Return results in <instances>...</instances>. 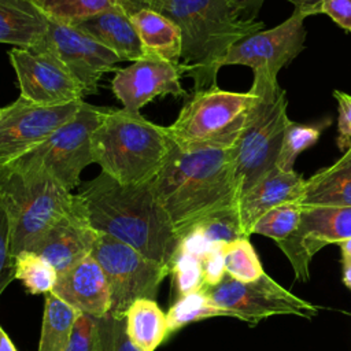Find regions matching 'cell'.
I'll use <instances>...</instances> for the list:
<instances>
[{"label": "cell", "mask_w": 351, "mask_h": 351, "mask_svg": "<svg viewBox=\"0 0 351 351\" xmlns=\"http://www.w3.org/2000/svg\"><path fill=\"white\" fill-rule=\"evenodd\" d=\"M339 247L341 251V263L351 265V239L340 241Z\"/></svg>", "instance_id": "cell-43"}, {"label": "cell", "mask_w": 351, "mask_h": 351, "mask_svg": "<svg viewBox=\"0 0 351 351\" xmlns=\"http://www.w3.org/2000/svg\"><path fill=\"white\" fill-rule=\"evenodd\" d=\"M119 3L130 15L133 11L138 8H152L158 11L160 5L165 3V0H119Z\"/></svg>", "instance_id": "cell-41"}, {"label": "cell", "mask_w": 351, "mask_h": 351, "mask_svg": "<svg viewBox=\"0 0 351 351\" xmlns=\"http://www.w3.org/2000/svg\"><path fill=\"white\" fill-rule=\"evenodd\" d=\"M0 202L11 225V252L33 251L47 230L71 211L78 199L51 176L5 166L0 169Z\"/></svg>", "instance_id": "cell-5"}, {"label": "cell", "mask_w": 351, "mask_h": 351, "mask_svg": "<svg viewBox=\"0 0 351 351\" xmlns=\"http://www.w3.org/2000/svg\"><path fill=\"white\" fill-rule=\"evenodd\" d=\"M324 128V125H307L289 119L282 136L276 167L287 173L295 171L293 166L298 156L319 140Z\"/></svg>", "instance_id": "cell-29"}, {"label": "cell", "mask_w": 351, "mask_h": 351, "mask_svg": "<svg viewBox=\"0 0 351 351\" xmlns=\"http://www.w3.org/2000/svg\"><path fill=\"white\" fill-rule=\"evenodd\" d=\"M343 282L351 289V265H343Z\"/></svg>", "instance_id": "cell-45"}, {"label": "cell", "mask_w": 351, "mask_h": 351, "mask_svg": "<svg viewBox=\"0 0 351 351\" xmlns=\"http://www.w3.org/2000/svg\"><path fill=\"white\" fill-rule=\"evenodd\" d=\"M90 255L104 271L111 293L110 311L117 315H125L137 299H155L162 281L170 274L169 266L99 230Z\"/></svg>", "instance_id": "cell-9"}, {"label": "cell", "mask_w": 351, "mask_h": 351, "mask_svg": "<svg viewBox=\"0 0 351 351\" xmlns=\"http://www.w3.org/2000/svg\"><path fill=\"white\" fill-rule=\"evenodd\" d=\"M254 95L215 86L195 90L177 119L166 126L181 148L233 147L244 128Z\"/></svg>", "instance_id": "cell-7"}, {"label": "cell", "mask_w": 351, "mask_h": 351, "mask_svg": "<svg viewBox=\"0 0 351 351\" xmlns=\"http://www.w3.org/2000/svg\"><path fill=\"white\" fill-rule=\"evenodd\" d=\"M351 239V207H302L296 232L277 244L289 259L295 277L308 280L311 258L328 244Z\"/></svg>", "instance_id": "cell-14"}, {"label": "cell", "mask_w": 351, "mask_h": 351, "mask_svg": "<svg viewBox=\"0 0 351 351\" xmlns=\"http://www.w3.org/2000/svg\"><path fill=\"white\" fill-rule=\"evenodd\" d=\"M151 185L181 240L206 218L237 210L234 145L181 148L173 143Z\"/></svg>", "instance_id": "cell-1"}, {"label": "cell", "mask_w": 351, "mask_h": 351, "mask_svg": "<svg viewBox=\"0 0 351 351\" xmlns=\"http://www.w3.org/2000/svg\"><path fill=\"white\" fill-rule=\"evenodd\" d=\"M265 0H229L232 7L239 14H247V18H254L258 14Z\"/></svg>", "instance_id": "cell-40"}, {"label": "cell", "mask_w": 351, "mask_h": 351, "mask_svg": "<svg viewBox=\"0 0 351 351\" xmlns=\"http://www.w3.org/2000/svg\"><path fill=\"white\" fill-rule=\"evenodd\" d=\"M303 186L302 174L287 173L274 167L239 196L237 214L243 233L250 237L254 223L269 210L285 203H298Z\"/></svg>", "instance_id": "cell-19"}, {"label": "cell", "mask_w": 351, "mask_h": 351, "mask_svg": "<svg viewBox=\"0 0 351 351\" xmlns=\"http://www.w3.org/2000/svg\"><path fill=\"white\" fill-rule=\"evenodd\" d=\"M306 18L304 12L293 10L291 16L280 25L243 38L229 49L222 60V67L248 66L254 73L277 77L278 71L304 49Z\"/></svg>", "instance_id": "cell-13"}, {"label": "cell", "mask_w": 351, "mask_h": 351, "mask_svg": "<svg viewBox=\"0 0 351 351\" xmlns=\"http://www.w3.org/2000/svg\"><path fill=\"white\" fill-rule=\"evenodd\" d=\"M53 52L81 84L85 95L97 90L99 81L121 59L107 47L75 26L49 19L44 45Z\"/></svg>", "instance_id": "cell-15"}, {"label": "cell", "mask_w": 351, "mask_h": 351, "mask_svg": "<svg viewBox=\"0 0 351 351\" xmlns=\"http://www.w3.org/2000/svg\"><path fill=\"white\" fill-rule=\"evenodd\" d=\"M49 18L34 0H0V43L18 48L43 47Z\"/></svg>", "instance_id": "cell-21"}, {"label": "cell", "mask_w": 351, "mask_h": 351, "mask_svg": "<svg viewBox=\"0 0 351 351\" xmlns=\"http://www.w3.org/2000/svg\"><path fill=\"white\" fill-rule=\"evenodd\" d=\"M226 274L241 282H252L265 274L263 266L248 237L223 244Z\"/></svg>", "instance_id": "cell-30"}, {"label": "cell", "mask_w": 351, "mask_h": 351, "mask_svg": "<svg viewBox=\"0 0 351 351\" xmlns=\"http://www.w3.org/2000/svg\"><path fill=\"white\" fill-rule=\"evenodd\" d=\"M170 274H173V284L178 298L204 287L200 259L193 255L176 252L170 265Z\"/></svg>", "instance_id": "cell-34"}, {"label": "cell", "mask_w": 351, "mask_h": 351, "mask_svg": "<svg viewBox=\"0 0 351 351\" xmlns=\"http://www.w3.org/2000/svg\"><path fill=\"white\" fill-rule=\"evenodd\" d=\"M158 11L180 27V71L193 80L195 90L215 86L229 49L265 27L261 21L241 18L229 0H165Z\"/></svg>", "instance_id": "cell-3"}, {"label": "cell", "mask_w": 351, "mask_h": 351, "mask_svg": "<svg viewBox=\"0 0 351 351\" xmlns=\"http://www.w3.org/2000/svg\"><path fill=\"white\" fill-rule=\"evenodd\" d=\"M181 75L180 67L162 58L145 55L130 66L118 69L111 89L125 110L140 112V108L155 97L185 96Z\"/></svg>", "instance_id": "cell-16"}, {"label": "cell", "mask_w": 351, "mask_h": 351, "mask_svg": "<svg viewBox=\"0 0 351 351\" xmlns=\"http://www.w3.org/2000/svg\"><path fill=\"white\" fill-rule=\"evenodd\" d=\"M204 287L218 285L226 276L223 244H214V247L200 259Z\"/></svg>", "instance_id": "cell-36"}, {"label": "cell", "mask_w": 351, "mask_h": 351, "mask_svg": "<svg viewBox=\"0 0 351 351\" xmlns=\"http://www.w3.org/2000/svg\"><path fill=\"white\" fill-rule=\"evenodd\" d=\"M52 21L75 25L99 12L121 5L119 0H34Z\"/></svg>", "instance_id": "cell-28"}, {"label": "cell", "mask_w": 351, "mask_h": 351, "mask_svg": "<svg viewBox=\"0 0 351 351\" xmlns=\"http://www.w3.org/2000/svg\"><path fill=\"white\" fill-rule=\"evenodd\" d=\"M291 4L295 5V10L304 12L307 16L319 14V7L322 0H288Z\"/></svg>", "instance_id": "cell-42"}, {"label": "cell", "mask_w": 351, "mask_h": 351, "mask_svg": "<svg viewBox=\"0 0 351 351\" xmlns=\"http://www.w3.org/2000/svg\"><path fill=\"white\" fill-rule=\"evenodd\" d=\"M15 278V256L11 252V225L0 202V296Z\"/></svg>", "instance_id": "cell-35"}, {"label": "cell", "mask_w": 351, "mask_h": 351, "mask_svg": "<svg viewBox=\"0 0 351 351\" xmlns=\"http://www.w3.org/2000/svg\"><path fill=\"white\" fill-rule=\"evenodd\" d=\"M15 278L22 281L29 293L45 295L55 287L58 273L53 266L37 252L23 251L15 255Z\"/></svg>", "instance_id": "cell-27"}, {"label": "cell", "mask_w": 351, "mask_h": 351, "mask_svg": "<svg viewBox=\"0 0 351 351\" xmlns=\"http://www.w3.org/2000/svg\"><path fill=\"white\" fill-rule=\"evenodd\" d=\"M192 229H197L211 244H225L240 237H247L243 233L237 210H228L211 215Z\"/></svg>", "instance_id": "cell-33"}, {"label": "cell", "mask_w": 351, "mask_h": 351, "mask_svg": "<svg viewBox=\"0 0 351 351\" xmlns=\"http://www.w3.org/2000/svg\"><path fill=\"white\" fill-rule=\"evenodd\" d=\"M203 289L218 307L250 325L273 315L311 318L318 313V306L300 299L266 273L252 282H241L226 274L218 285Z\"/></svg>", "instance_id": "cell-10"}, {"label": "cell", "mask_w": 351, "mask_h": 351, "mask_svg": "<svg viewBox=\"0 0 351 351\" xmlns=\"http://www.w3.org/2000/svg\"><path fill=\"white\" fill-rule=\"evenodd\" d=\"M77 196L93 229L170 267L180 239L151 182L123 185L101 171L80 185Z\"/></svg>", "instance_id": "cell-2"}, {"label": "cell", "mask_w": 351, "mask_h": 351, "mask_svg": "<svg viewBox=\"0 0 351 351\" xmlns=\"http://www.w3.org/2000/svg\"><path fill=\"white\" fill-rule=\"evenodd\" d=\"M111 49L121 62H136L145 56L138 33L122 5L106 10L71 25Z\"/></svg>", "instance_id": "cell-20"}, {"label": "cell", "mask_w": 351, "mask_h": 351, "mask_svg": "<svg viewBox=\"0 0 351 351\" xmlns=\"http://www.w3.org/2000/svg\"><path fill=\"white\" fill-rule=\"evenodd\" d=\"M250 90L254 100L234 145L240 195L276 167L282 136L289 122L287 92L278 85L277 77L254 73Z\"/></svg>", "instance_id": "cell-6"}, {"label": "cell", "mask_w": 351, "mask_h": 351, "mask_svg": "<svg viewBox=\"0 0 351 351\" xmlns=\"http://www.w3.org/2000/svg\"><path fill=\"white\" fill-rule=\"evenodd\" d=\"M213 317H232L230 313L218 307L202 288L196 292L180 296L167 310L166 319L169 333L181 329L182 326Z\"/></svg>", "instance_id": "cell-26"}, {"label": "cell", "mask_w": 351, "mask_h": 351, "mask_svg": "<svg viewBox=\"0 0 351 351\" xmlns=\"http://www.w3.org/2000/svg\"><path fill=\"white\" fill-rule=\"evenodd\" d=\"M81 101L63 106H40L22 97L0 107V169L45 141L58 128L70 121Z\"/></svg>", "instance_id": "cell-12"}, {"label": "cell", "mask_w": 351, "mask_h": 351, "mask_svg": "<svg viewBox=\"0 0 351 351\" xmlns=\"http://www.w3.org/2000/svg\"><path fill=\"white\" fill-rule=\"evenodd\" d=\"M171 147L166 126L125 108H108L92 134L93 162L123 185L152 182Z\"/></svg>", "instance_id": "cell-4"}, {"label": "cell", "mask_w": 351, "mask_h": 351, "mask_svg": "<svg viewBox=\"0 0 351 351\" xmlns=\"http://www.w3.org/2000/svg\"><path fill=\"white\" fill-rule=\"evenodd\" d=\"M67 351H96L93 317L84 313L78 315Z\"/></svg>", "instance_id": "cell-38"}, {"label": "cell", "mask_w": 351, "mask_h": 351, "mask_svg": "<svg viewBox=\"0 0 351 351\" xmlns=\"http://www.w3.org/2000/svg\"><path fill=\"white\" fill-rule=\"evenodd\" d=\"M300 207H351V147L333 165L304 180Z\"/></svg>", "instance_id": "cell-22"}, {"label": "cell", "mask_w": 351, "mask_h": 351, "mask_svg": "<svg viewBox=\"0 0 351 351\" xmlns=\"http://www.w3.org/2000/svg\"><path fill=\"white\" fill-rule=\"evenodd\" d=\"M319 14L328 15L343 30L351 33V0H322Z\"/></svg>", "instance_id": "cell-39"}, {"label": "cell", "mask_w": 351, "mask_h": 351, "mask_svg": "<svg viewBox=\"0 0 351 351\" xmlns=\"http://www.w3.org/2000/svg\"><path fill=\"white\" fill-rule=\"evenodd\" d=\"M51 292L90 317H101L111 310V293L107 278L90 254L58 274L56 284Z\"/></svg>", "instance_id": "cell-18"}, {"label": "cell", "mask_w": 351, "mask_h": 351, "mask_svg": "<svg viewBox=\"0 0 351 351\" xmlns=\"http://www.w3.org/2000/svg\"><path fill=\"white\" fill-rule=\"evenodd\" d=\"M107 110V107H97L82 101L80 110L70 121L8 166L43 171L73 192L81 184L80 176L82 170L95 163L92 134Z\"/></svg>", "instance_id": "cell-8"}, {"label": "cell", "mask_w": 351, "mask_h": 351, "mask_svg": "<svg viewBox=\"0 0 351 351\" xmlns=\"http://www.w3.org/2000/svg\"><path fill=\"white\" fill-rule=\"evenodd\" d=\"M300 218L302 207L298 203L280 204L265 213L254 223L251 234H262L280 244L296 232Z\"/></svg>", "instance_id": "cell-31"}, {"label": "cell", "mask_w": 351, "mask_h": 351, "mask_svg": "<svg viewBox=\"0 0 351 351\" xmlns=\"http://www.w3.org/2000/svg\"><path fill=\"white\" fill-rule=\"evenodd\" d=\"M145 55L162 58L180 67L182 40L180 27L165 14L152 8H138L130 14Z\"/></svg>", "instance_id": "cell-23"}, {"label": "cell", "mask_w": 351, "mask_h": 351, "mask_svg": "<svg viewBox=\"0 0 351 351\" xmlns=\"http://www.w3.org/2000/svg\"><path fill=\"white\" fill-rule=\"evenodd\" d=\"M96 351H140L126 333L125 315L111 311L101 317H93Z\"/></svg>", "instance_id": "cell-32"}, {"label": "cell", "mask_w": 351, "mask_h": 351, "mask_svg": "<svg viewBox=\"0 0 351 351\" xmlns=\"http://www.w3.org/2000/svg\"><path fill=\"white\" fill-rule=\"evenodd\" d=\"M80 314L81 311L60 300L52 292L45 293L37 351H67Z\"/></svg>", "instance_id": "cell-25"}, {"label": "cell", "mask_w": 351, "mask_h": 351, "mask_svg": "<svg viewBox=\"0 0 351 351\" xmlns=\"http://www.w3.org/2000/svg\"><path fill=\"white\" fill-rule=\"evenodd\" d=\"M22 99L40 106L81 101L85 92L66 64L48 48H12L8 52Z\"/></svg>", "instance_id": "cell-11"}, {"label": "cell", "mask_w": 351, "mask_h": 351, "mask_svg": "<svg viewBox=\"0 0 351 351\" xmlns=\"http://www.w3.org/2000/svg\"><path fill=\"white\" fill-rule=\"evenodd\" d=\"M333 97L337 101V145L346 151L351 147V95L340 90H333Z\"/></svg>", "instance_id": "cell-37"}, {"label": "cell", "mask_w": 351, "mask_h": 351, "mask_svg": "<svg viewBox=\"0 0 351 351\" xmlns=\"http://www.w3.org/2000/svg\"><path fill=\"white\" fill-rule=\"evenodd\" d=\"M96 234L97 230L89 223L78 199L75 207L47 230L33 248V252L41 255L60 274L92 252Z\"/></svg>", "instance_id": "cell-17"}, {"label": "cell", "mask_w": 351, "mask_h": 351, "mask_svg": "<svg viewBox=\"0 0 351 351\" xmlns=\"http://www.w3.org/2000/svg\"><path fill=\"white\" fill-rule=\"evenodd\" d=\"M126 333L140 351H155L169 333L166 314L155 299L134 300L125 313Z\"/></svg>", "instance_id": "cell-24"}, {"label": "cell", "mask_w": 351, "mask_h": 351, "mask_svg": "<svg viewBox=\"0 0 351 351\" xmlns=\"http://www.w3.org/2000/svg\"><path fill=\"white\" fill-rule=\"evenodd\" d=\"M0 351H16L11 339L8 337V335L4 332L1 326H0Z\"/></svg>", "instance_id": "cell-44"}]
</instances>
